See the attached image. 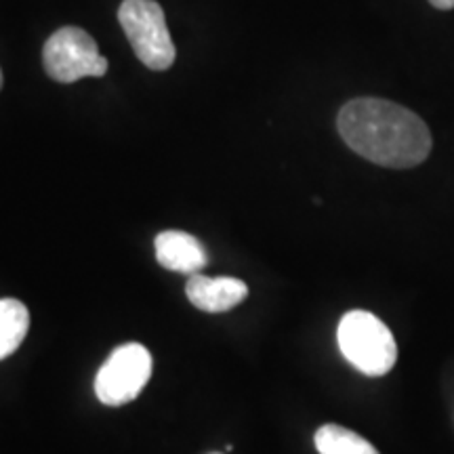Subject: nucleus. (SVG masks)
<instances>
[{
  "mask_svg": "<svg viewBox=\"0 0 454 454\" xmlns=\"http://www.w3.org/2000/svg\"><path fill=\"white\" fill-rule=\"evenodd\" d=\"M185 294L196 309L207 311V314H223L248 297V286L238 278H207L194 274L185 284Z\"/></svg>",
  "mask_w": 454,
  "mask_h": 454,
  "instance_id": "6",
  "label": "nucleus"
},
{
  "mask_svg": "<svg viewBox=\"0 0 454 454\" xmlns=\"http://www.w3.org/2000/svg\"><path fill=\"white\" fill-rule=\"evenodd\" d=\"M213 454H221V452H213Z\"/></svg>",
  "mask_w": 454,
  "mask_h": 454,
  "instance_id": "12",
  "label": "nucleus"
},
{
  "mask_svg": "<svg viewBox=\"0 0 454 454\" xmlns=\"http://www.w3.org/2000/svg\"><path fill=\"white\" fill-rule=\"evenodd\" d=\"M429 3L434 4L435 9H442V11L454 7V0H429Z\"/></svg>",
  "mask_w": 454,
  "mask_h": 454,
  "instance_id": "10",
  "label": "nucleus"
},
{
  "mask_svg": "<svg viewBox=\"0 0 454 454\" xmlns=\"http://www.w3.org/2000/svg\"><path fill=\"white\" fill-rule=\"evenodd\" d=\"M316 448L320 454H379L371 442L356 431L326 423L316 431Z\"/></svg>",
  "mask_w": 454,
  "mask_h": 454,
  "instance_id": "9",
  "label": "nucleus"
},
{
  "mask_svg": "<svg viewBox=\"0 0 454 454\" xmlns=\"http://www.w3.org/2000/svg\"><path fill=\"white\" fill-rule=\"evenodd\" d=\"M43 64L49 76L61 84L87 76L99 78L107 72V59L99 55L98 43L76 26H66L51 34L43 49Z\"/></svg>",
  "mask_w": 454,
  "mask_h": 454,
  "instance_id": "4",
  "label": "nucleus"
},
{
  "mask_svg": "<svg viewBox=\"0 0 454 454\" xmlns=\"http://www.w3.org/2000/svg\"><path fill=\"white\" fill-rule=\"evenodd\" d=\"M152 377V354L141 343L114 349L95 377V394L106 406H122L141 394Z\"/></svg>",
  "mask_w": 454,
  "mask_h": 454,
  "instance_id": "5",
  "label": "nucleus"
},
{
  "mask_svg": "<svg viewBox=\"0 0 454 454\" xmlns=\"http://www.w3.org/2000/svg\"><path fill=\"white\" fill-rule=\"evenodd\" d=\"M337 129L357 156L387 168L419 167L434 145L427 124L387 99L348 101L337 116Z\"/></svg>",
  "mask_w": 454,
  "mask_h": 454,
  "instance_id": "1",
  "label": "nucleus"
},
{
  "mask_svg": "<svg viewBox=\"0 0 454 454\" xmlns=\"http://www.w3.org/2000/svg\"><path fill=\"white\" fill-rule=\"evenodd\" d=\"M156 261L164 270L175 274L194 276L207 268L208 254L207 248L198 238L185 234V231L168 230L156 236L154 242Z\"/></svg>",
  "mask_w": 454,
  "mask_h": 454,
  "instance_id": "7",
  "label": "nucleus"
},
{
  "mask_svg": "<svg viewBox=\"0 0 454 454\" xmlns=\"http://www.w3.org/2000/svg\"><path fill=\"white\" fill-rule=\"evenodd\" d=\"M30 331V311L21 301L0 299V360L15 354Z\"/></svg>",
  "mask_w": 454,
  "mask_h": 454,
  "instance_id": "8",
  "label": "nucleus"
},
{
  "mask_svg": "<svg viewBox=\"0 0 454 454\" xmlns=\"http://www.w3.org/2000/svg\"><path fill=\"white\" fill-rule=\"evenodd\" d=\"M118 21L141 64L156 72L173 66L177 51L170 38L164 11L156 0H122Z\"/></svg>",
  "mask_w": 454,
  "mask_h": 454,
  "instance_id": "3",
  "label": "nucleus"
},
{
  "mask_svg": "<svg viewBox=\"0 0 454 454\" xmlns=\"http://www.w3.org/2000/svg\"><path fill=\"white\" fill-rule=\"evenodd\" d=\"M339 349L356 371L368 377H383L397 360V345L387 325L364 309L348 311L337 328Z\"/></svg>",
  "mask_w": 454,
  "mask_h": 454,
  "instance_id": "2",
  "label": "nucleus"
},
{
  "mask_svg": "<svg viewBox=\"0 0 454 454\" xmlns=\"http://www.w3.org/2000/svg\"><path fill=\"white\" fill-rule=\"evenodd\" d=\"M0 89H3V72H0Z\"/></svg>",
  "mask_w": 454,
  "mask_h": 454,
  "instance_id": "11",
  "label": "nucleus"
}]
</instances>
